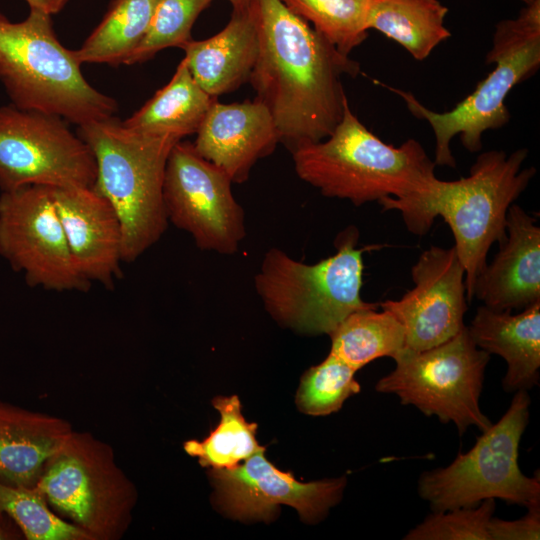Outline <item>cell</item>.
Returning a JSON list of instances; mask_svg holds the SVG:
<instances>
[{
  "mask_svg": "<svg viewBox=\"0 0 540 540\" xmlns=\"http://www.w3.org/2000/svg\"><path fill=\"white\" fill-rule=\"evenodd\" d=\"M259 50L249 82L269 110L280 142L290 150L328 137L347 96L342 76L358 62L338 52L281 0H254Z\"/></svg>",
  "mask_w": 540,
  "mask_h": 540,
  "instance_id": "cell-1",
  "label": "cell"
},
{
  "mask_svg": "<svg viewBox=\"0 0 540 540\" xmlns=\"http://www.w3.org/2000/svg\"><path fill=\"white\" fill-rule=\"evenodd\" d=\"M527 155L526 148L509 155L502 150L486 151L477 157L467 177L453 181L435 177L420 193L378 201L383 211H399L408 231L415 235L426 234L436 217L443 218L465 270L468 301L491 246L506 237L509 207L536 174L534 167L522 168Z\"/></svg>",
  "mask_w": 540,
  "mask_h": 540,
  "instance_id": "cell-2",
  "label": "cell"
},
{
  "mask_svg": "<svg viewBox=\"0 0 540 540\" xmlns=\"http://www.w3.org/2000/svg\"><path fill=\"white\" fill-rule=\"evenodd\" d=\"M290 151L301 180L326 197L355 206L412 196L436 177L434 161L417 140L408 139L399 147L385 143L354 115L348 100L328 137Z\"/></svg>",
  "mask_w": 540,
  "mask_h": 540,
  "instance_id": "cell-3",
  "label": "cell"
},
{
  "mask_svg": "<svg viewBox=\"0 0 540 540\" xmlns=\"http://www.w3.org/2000/svg\"><path fill=\"white\" fill-rule=\"evenodd\" d=\"M52 16L30 10L20 22L0 12V83L11 104L81 126L114 117L115 99L95 89L74 50L58 40Z\"/></svg>",
  "mask_w": 540,
  "mask_h": 540,
  "instance_id": "cell-4",
  "label": "cell"
},
{
  "mask_svg": "<svg viewBox=\"0 0 540 540\" xmlns=\"http://www.w3.org/2000/svg\"><path fill=\"white\" fill-rule=\"evenodd\" d=\"M96 162L93 188L112 205L123 232V261L137 260L168 227L163 182L168 156L180 140L137 133L115 116L78 126Z\"/></svg>",
  "mask_w": 540,
  "mask_h": 540,
  "instance_id": "cell-5",
  "label": "cell"
},
{
  "mask_svg": "<svg viewBox=\"0 0 540 540\" xmlns=\"http://www.w3.org/2000/svg\"><path fill=\"white\" fill-rule=\"evenodd\" d=\"M359 231L350 226L335 239L336 252L314 264L270 248L254 276L266 311L285 327L303 334L330 335L351 313L379 304L361 298L363 252Z\"/></svg>",
  "mask_w": 540,
  "mask_h": 540,
  "instance_id": "cell-6",
  "label": "cell"
},
{
  "mask_svg": "<svg viewBox=\"0 0 540 540\" xmlns=\"http://www.w3.org/2000/svg\"><path fill=\"white\" fill-rule=\"evenodd\" d=\"M487 64L495 67L454 108L435 112L424 106L411 92L375 80L400 96L410 113L431 126L435 140V165L454 168L450 142L459 135L469 152L482 149V136L487 130L499 129L510 120L505 104L509 92L532 77L540 66V0H533L517 17L496 24Z\"/></svg>",
  "mask_w": 540,
  "mask_h": 540,
  "instance_id": "cell-7",
  "label": "cell"
},
{
  "mask_svg": "<svg viewBox=\"0 0 540 540\" xmlns=\"http://www.w3.org/2000/svg\"><path fill=\"white\" fill-rule=\"evenodd\" d=\"M529 407L527 390H518L501 419L483 431L468 452L459 453L447 467L421 474L418 493L433 511L476 507L485 499L540 508L539 473L528 477L518 464Z\"/></svg>",
  "mask_w": 540,
  "mask_h": 540,
  "instance_id": "cell-8",
  "label": "cell"
},
{
  "mask_svg": "<svg viewBox=\"0 0 540 540\" xmlns=\"http://www.w3.org/2000/svg\"><path fill=\"white\" fill-rule=\"evenodd\" d=\"M36 486L92 540L123 536L137 498L112 448L88 432H71L45 463Z\"/></svg>",
  "mask_w": 540,
  "mask_h": 540,
  "instance_id": "cell-9",
  "label": "cell"
},
{
  "mask_svg": "<svg viewBox=\"0 0 540 540\" xmlns=\"http://www.w3.org/2000/svg\"><path fill=\"white\" fill-rule=\"evenodd\" d=\"M394 360L395 369L376 383L378 392L395 394L403 405L442 423L452 422L460 435L470 426L483 432L492 425L479 404L490 354L476 346L467 326L432 348H404Z\"/></svg>",
  "mask_w": 540,
  "mask_h": 540,
  "instance_id": "cell-10",
  "label": "cell"
},
{
  "mask_svg": "<svg viewBox=\"0 0 540 540\" xmlns=\"http://www.w3.org/2000/svg\"><path fill=\"white\" fill-rule=\"evenodd\" d=\"M94 155L68 122L54 114L0 107V189L30 185L93 187Z\"/></svg>",
  "mask_w": 540,
  "mask_h": 540,
  "instance_id": "cell-11",
  "label": "cell"
},
{
  "mask_svg": "<svg viewBox=\"0 0 540 540\" xmlns=\"http://www.w3.org/2000/svg\"><path fill=\"white\" fill-rule=\"evenodd\" d=\"M225 171L203 158L193 143L178 141L167 159L163 199L168 221L203 251L237 252L246 236L245 213Z\"/></svg>",
  "mask_w": 540,
  "mask_h": 540,
  "instance_id": "cell-12",
  "label": "cell"
},
{
  "mask_svg": "<svg viewBox=\"0 0 540 540\" xmlns=\"http://www.w3.org/2000/svg\"><path fill=\"white\" fill-rule=\"evenodd\" d=\"M0 255L31 287L86 292L53 199L52 187L30 185L0 195Z\"/></svg>",
  "mask_w": 540,
  "mask_h": 540,
  "instance_id": "cell-13",
  "label": "cell"
},
{
  "mask_svg": "<svg viewBox=\"0 0 540 540\" xmlns=\"http://www.w3.org/2000/svg\"><path fill=\"white\" fill-rule=\"evenodd\" d=\"M264 450L242 465L211 471L216 502L229 516L269 521L283 504L295 508L303 521L313 523L340 501L345 477L302 483L291 472L277 469L265 458Z\"/></svg>",
  "mask_w": 540,
  "mask_h": 540,
  "instance_id": "cell-14",
  "label": "cell"
},
{
  "mask_svg": "<svg viewBox=\"0 0 540 540\" xmlns=\"http://www.w3.org/2000/svg\"><path fill=\"white\" fill-rule=\"evenodd\" d=\"M414 287L379 304L405 330V348L422 351L455 336L465 325V270L454 247L431 246L411 269Z\"/></svg>",
  "mask_w": 540,
  "mask_h": 540,
  "instance_id": "cell-15",
  "label": "cell"
},
{
  "mask_svg": "<svg viewBox=\"0 0 540 540\" xmlns=\"http://www.w3.org/2000/svg\"><path fill=\"white\" fill-rule=\"evenodd\" d=\"M73 260L91 283L113 288L122 276L123 232L112 205L93 187H52Z\"/></svg>",
  "mask_w": 540,
  "mask_h": 540,
  "instance_id": "cell-16",
  "label": "cell"
},
{
  "mask_svg": "<svg viewBox=\"0 0 540 540\" xmlns=\"http://www.w3.org/2000/svg\"><path fill=\"white\" fill-rule=\"evenodd\" d=\"M196 134L195 150L233 183L245 182L256 162L280 142L269 110L257 98L231 104L214 100Z\"/></svg>",
  "mask_w": 540,
  "mask_h": 540,
  "instance_id": "cell-17",
  "label": "cell"
},
{
  "mask_svg": "<svg viewBox=\"0 0 540 540\" xmlns=\"http://www.w3.org/2000/svg\"><path fill=\"white\" fill-rule=\"evenodd\" d=\"M490 264L478 275L473 297L499 311L524 309L540 301V228L536 218L512 204L506 237Z\"/></svg>",
  "mask_w": 540,
  "mask_h": 540,
  "instance_id": "cell-18",
  "label": "cell"
},
{
  "mask_svg": "<svg viewBox=\"0 0 540 540\" xmlns=\"http://www.w3.org/2000/svg\"><path fill=\"white\" fill-rule=\"evenodd\" d=\"M181 49L193 79L214 98L249 82L259 50L252 4L233 10L229 22L217 34L200 41L191 39Z\"/></svg>",
  "mask_w": 540,
  "mask_h": 540,
  "instance_id": "cell-19",
  "label": "cell"
},
{
  "mask_svg": "<svg viewBox=\"0 0 540 540\" xmlns=\"http://www.w3.org/2000/svg\"><path fill=\"white\" fill-rule=\"evenodd\" d=\"M468 331L478 348L506 361L502 384L507 392L528 390L538 384L540 301L517 314L480 306Z\"/></svg>",
  "mask_w": 540,
  "mask_h": 540,
  "instance_id": "cell-20",
  "label": "cell"
},
{
  "mask_svg": "<svg viewBox=\"0 0 540 540\" xmlns=\"http://www.w3.org/2000/svg\"><path fill=\"white\" fill-rule=\"evenodd\" d=\"M72 431L62 418L0 399V480L34 487L47 460Z\"/></svg>",
  "mask_w": 540,
  "mask_h": 540,
  "instance_id": "cell-21",
  "label": "cell"
},
{
  "mask_svg": "<svg viewBox=\"0 0 540 540\" xmlns=\"http://www.w3.org/2000/svg\"><path fill=\"white\" fill-rule=\"evenodd\" d=\"M216 99L196 83L183 58L171 80L122 124L137 133L182 140L196 134Z\"/></svg>",
  "mask_w": 540,
  "mask_h": 540,
  "instance_id": "cell-22",
  "label": "cell"
},
{
  "mask_svg": "<svg viewBox=\"0 0 540 540\" xmlns=\"http://www.w3.org/2000/svg\"><path fill=\"white\" fill-rule=\"evenodd\" d=\"M447 13L448 8L439 0H372L367 28L379 31L423 61L451 36L444 25Z\"/></svg>",
  "mask_w": 540,
  "mask_h": 540,
  "instance_id": "cell-23",
  "label": "cell"
},
{
  "mask_svg": "<svg viewBox=\"0 0 540 540\" xmlns=\"http://www.w3.org/2000/svg\"><path fill=\"white\" fill-rule=\"evenodd\" d=\"M157 0H113L74 54L81 64L125 65L150 25Z\"/></svg>",
  "mask_w": 540,
  "mask_h": 540,
  "instance_id": "cell-24",
  "label": "cell"
},
{
  "mask_svg": "<svg viewBox=\"0 0 540 540\" xmlns=\"http://www.w3.org/2000/svg\"><path fill=\"white\" fill-rule=\"evenodd\" d=\"M368 308L348 315L329 335L330 352L356 371L382 357L395 358L405 348V330L389 310Z\"/></svg>",
  "mask_w": 540,
  "mask_h": 540,
  "instance_id": "cell-25",
  "label": "cell"
},
{
  "mask_svg": "<svg viewBox=\"0 0 540 540\" xmlns=\"http://www.w3.org/2000/svg\"><path fill=\"white\" fill-rule=\"evenodd\" d=\"M213 405L221 416L218 426L202 441L188 440L183 445L185 452L197 457L201 466L233 468L264 448L255 438L257 424L245 420L236 395L216 397Z\"/></svg>",
  "mask_w": 540,
  "mask_h": 540,
  "instance_id": "cell-26",
  "label": "cell"
},
{
  "mask_svg": "<svg viewBox=\"0 0 540 540\" xmlns=\"http://www.w3.org/2000/svg\"><path fill=\"white\" fill-rule=\"evenodd\" d=\"M303 18L338 52L349 56L368 36L372 0H281Z\"/></svg>",
  "mask_w": 540,
  "mask_h": 540,
  "instance_id": "cell-27",
  "label": "cell"
},
{
  "mask_svg": "<svg viewBox=\"0 0 540 540\" xmlns=\"http://www.w3.org/2000/svg\"><path fill=\"white\" fill-rule=\"evenodd\" d=\"M0 513L11 519L28 540H92L77 525L52 512L36 485L14 486L0 480Z\"/></svg>",
  "mask_w": 540,
  "mask_h": 540,
  "instance_id": "cell-28",
  "label": "cell"
},
{
  "mask_svg": "<svg viewBox=\"0 0 540 540\" xmlns=\"http://www.w3.org/2000/svg\"><path fill=\"white\" fill-rule=\"evenodd\" d=\"M356 370L331 352L302 376L296 394L300 411L324 416L338 411L345 400L361 390L355 380Z\"/></svg>",
  "mask_w": 540,
  "mask_h": 540,
  "instance_id": "cell-29",
  "label": "cell"
},
{
  "mask_svg": "<svg viewBox=\"0 0 540 540\" xmlns=\"http://www.w3.org/2000/svg\"><path fill=\"white\" fill-rule=\"evenodd\" d=\"M214 0H157L148 30L125 65L152 59L169 47L181 48L191 40L198 16Z\"/></svg>",
  "mask_w": 540,
  "mask_h": 540,
  "instance_id": "cell-30",
  "label": "cell"
},
{
  "mask_svg": "<svg viewBox=\"0 0 540 540\" xmlns=\"http://www.w3.org/2000/svg\"><path fill=\"white\" fill-rule=\"evenodd\" d=\"M495 507L494 499H485L476 507L433 511L403 539L491 540L488 525Z\"/></svg>",
  "mask_w": 540,
  "mask_h": 540,
  "instance_id": "cell-31",
  "label": "cell"
},
{
  "mask_svg": "<svg viewBox=\"0 0 540 540\" xmlns=\"http://www.w3.org/2000/svg\"><path fill=\"white\" fill-rule=\"evenodd\" d=\"M488 531L491 540H538L540 508H529L524 517L512 521L492 517Z\"/></svg>",
  "mask_w": 540,
  "mask_h": 540,
  "instance_id": "cell-32",
  "label": "cell"
},
{
  "mask_svg": "<svg viewBox=\"0 0 540 540\" xmlns=\"http://www.w3.org/2000/svg\"><path fill=\"white\" fill-rule=\"evenodd\" d=\"M30 10L38 11L46 15L52 16L59 13L68 3L69 0H24Z\"/></svg>",
  "mask_w": 540,
  "mask_h": 540,
  "instance_id": "cell-33",
  "label": "cell"
},
{
  "mask_svg": "<svg viewBox=\"0 0 540 540\" xmlns=\"http://www.w3.org/2000/svg\"><path fill=\"white\" fill-rule=\"evenodd\" d=\"M3 516L5 515L0 513V540L13 539L15 534L3 523Z\"/></svg>",
  "mask_w": 540,
  "mask_h": 540,
  "instance_id": "cell-34",
  "label": "cell"
},
{
  "mask_svg": "<svg viewBox=\"0 0 540 540\" xmlns=\"http://www.w3.org/2000/svg\"><path fill=\"white\" fill-rule=\"evenodd\" d=\"M520 1H522L524 4H529V3H531L533 0H520Z\"/></svg>",
  "mask_w": 540,
  "mask_h": 540,
  "instance_id": "cell-35",
  "label": "cell"
}]
</instances>
